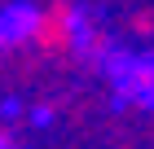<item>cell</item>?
Here are the masks:
<instances>
[{
    "label": "cell",
    "mask_w": 154,
    "mask_h": 149,
    "mask_svg": "<svg viewBox=\"0 0 154 149\" xmlns=\"http://www.w3.org/2000/svg\"><path fill=\"white\" fill-rule=\"evenodd\" d=\"M44 53H71L79 44V9L66 4V0H53L48 9H40L35 35H31Z\"/></svg>",
    "instance_id": "1"
},
{
    "label": "cell",
    "mask_w": 154,
    "mask_h": 149,
    "mask_svg": "<svg viewBox=\"0 0 154 149\" xmlns=\"http://www.w3.org/2000/svg\"><path fill=\"white\" fill-rule=\"evenodd\" d=\"M115 79H119V88L128 92V97L154 101V57H150V61H132V66H119Z\"/></svg>",
    "instance_id": "2"
},
{
    "label": "cell",
    "mask_w": 154,
    "mask_h": 149,
    "mask_svg": "<svg viewBox=\"0 0 154 149\" xmlns=\"http://www.w3.org/2000/svg\"><path fill=\"white\" fill-rule=\"evenodd\" d=\"M35 22H40V9H31V4H18V9L0 13V44L31 40V35H35Z\"/></svg>",
    "instance_id": "3"
}]
</instances>
